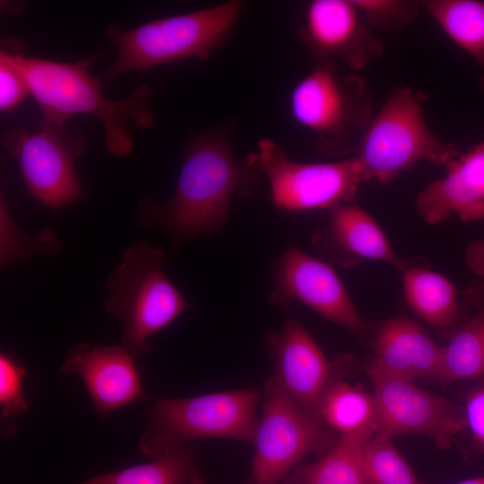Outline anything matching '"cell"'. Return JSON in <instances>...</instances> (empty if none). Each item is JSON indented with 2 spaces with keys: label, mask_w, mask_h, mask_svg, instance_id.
<instances>
[{
  "label": "cell",
  "mask_w": 484,
  "mask_h": 484,
  "mask_svg": "<svg viewBox=\"0 0 484 484\" xmlns=\"http://www.w3.org/2000/svg\"><path fill=\"white\" fill-rule=\"evenodd\" d=\"M3 42L28 81L41 119L65 125L73 115H94L103 124L108 151L117 157L131 153L138 130L155 125L149 85L140 84L126 99L111 100L102 93V82L89 72L93 57L77 63L29 57L19 41Z\"/></svg>",
  "instance_id": "1"
},
{
  "label": "cell",
  "mask_w": 484,
  "mask_h": 484,
  "mask_svg": "<svg viewBox=\"0 0 484 484\" xmlns=\"http://www.w3.org/2000/svg\"><path fill=\"white\" fill-rule=\"evenodd\" d=\"M257 173L235 157L224 134H200L186 147L172 195L149 206V220L186 237L215 231L226 222L232 198L253 191Z\"/></svg>",
  "instance_id": "2"
},
{
  "label": "cell",
  "mask_w": 484,
  "mask_h": 484,
  "mask_svg": "<svg viewBox=\"0 0 484 484\" xmlns=\"http://www.w3.org/2000/svg\"><path fill=\"white\" fill-rule=\"evenodd\" d=\"M245 4L229 0L194 12L152 20L131 30L110 24L106 34L117 48L105 76L114 79L130 71L188 58L206 60L224 46Z\"/></svg>",
  "instance_id": "3"
},
{
  "label": "cell",
  "mask_w": 484,
  "mask_h": 484,
  "mask_svg": "<svg viewBox=\"0 0 484 484\" xmlns=\"http://www.w3.org/2000/svg\"><path fill=\"white\" fill-rule=\"evenodd\" d=\"M164 252L143 241L127 247L107 281L106 310L121 324V345L138 359L146 355L148 339L174 322L189 302L162 269Z\"/></svg>",
  "instance_id": "4"
},
{
  "label": "cell",
  "mask_w": 484,
  "mask_h": 484,
  "mask_svg": "<svg viewBox=\"0 0 484 484\" xmlns=\"http://www.w3.org/2000/svg\"><path fill=\"white\" fill-rule=\"evenodd\" d=\"M263 392L245 388L189 398H156L145 413L141 452L158 459L199 438L223 437L253 443Z\"/></svg>",
  "instance_id": "5"
},
{
  "label": "cell",
  "mask_w": 484,
  "mask_h": 484,
  "mask_svg": "<svg viewBox=\"0 0 484 484\" xmlns=\"http://www.w3.org/2000/svg\"><path fill=\"white\" fill-rule=\"evenodd\" d=\"M424 99L423 93L399 87L373 117L356 150L363 181L388 184L419 162L446 165L457 156L455 146L427 124Z\"/></svg>",
  "instance_id": "6"
},
{
  "label": "cell",
  "mask_w": 484,
  "mask_h": 484,
  "mask_svg": "<svg viewBox=\"0 0 484 484\" xmlns=\"http://www.w3.org/2000/svg\"><path fill=\"white\" fill-rule=\"evenodd\" d=\"M290 108L294 120L314 134L316 147L330 155L356 151L373 118L365 80L341 74L328 58H318L294 85Z\"/></svg>",
  "instance_id": "7"
},
{
  "label": "cell",
  "mask_w": 484,
  "mask_h": 484,
  "mask_svg": "<svg viewBox=\"0 0 484 484\" xmlns=\"http://www.w3.org/2000/svg\"><path fill=\"white\" fill-rule=\"evenodd\" d=\"M246 160L267 177L274 206L290 212L350 203L363 181L356 157L338 162H298L272 139L258 141Z\"/></svg>",
  "instance_id": "8"
},
{
  "label": "cell",
  "mask_w": 484,
  "mask_h": 484,
  "mask_svg": "<svg viewBox=\"0 0 484 484\" xmlns=\"http://www.w3.org/2000/svg\"><path fill=\"white\" fill-rule=\"evenodd\" d=\"M2 143L17 163L27 190L39 203L60 209L83 198L75 169L85 147L82 134L41 119L32 129H11Z\"/></svg>",
  "instance_id": "9"
},
{
  "label": "cell",
  "mask_w": 484,
  "mask_h": 484,
  "mask_svg": "<svg viewBox=\"0 0 484 484\" xmlns=\"http://www.w3.org/2000/svg\"><path fill=\"white\" fill-rule=\"evenodd\" d=\"M255 431V455L245 484H281L309 454L324 455L338 437L333 429L303 414L271 376L264 384Z\"/></svg>",
  "instance_id": "10"
},
{
  "label": "cell",
  "mask_w": 484,
  "mask_h": 484,
  "mask_svg": "<svg viewBox=\"0 0 484 484\" xmlns=\"http://www.w3.org/2000/svg\"><path fill=\"white\" fill-rule=\"evenodd\" d=\"M376 409L374 436L392 439L398 435L428 436L441 449L449 448L454 436L467 428L464 411L449 400L366 365Z\"/></svg>",
  "instance_id": "11"
},
{
  "label": "cell",
  "mask_w": 484,
  "mask_h": 484,
  "mask_svg": "<svg viewBox=\"0 0 484 484\" xmlns=\"http://www.w3.org/2000/svg\"><path fill=\"white\" fill-rule=\"evenodd\" d=\"M265 342L275 364L272 376L281 391L303 414L324 426L319 413L321 400L329 385L351 364L350 358L330 361L295 317L285 319L279 332L270 331Z\"/></svg>",
  "instance_id": "12"
},
{
  "label": "cell",
  "mask_w": 484,
  "mask_h": 484,
  "mask_svg": "<svg viewBox=\"0 0 484 484\" xmlns=\"http://www.w3.org/2000/svg\"><path fill=\"white\" fill-rule=\"evenodd\" d=\"M294 300L358 336L368 329L334 270L290 247L273 266L270 302L286 309Z\"/></svg>",
  "instance_id": "13"
},
{
  "label": "cell",
  "mask_w": 484,
  "mask_h": 484,
  "mask_svg": "<svg viewBox=\"0 0 484 484\" xmlns=\"http://www.w3.org/2000/svg\"><path fill=\"white\" fill-rule=\"evenodd\" d=\"M298 34L318 58H341L354 71L366 68L384 51L352 0L311 1Z\"/></svg>",
  "instance_id": "14"
},
{
  "label": "cell",
  "mask_w": 484,
  "mask_h": 484,
  "mask_svg": "<svg viewBox=\"0 0 484 484\" xmlns=\"http://www.w3.org/2000/svg\"><path fill=\"white\" fill-rule=\"evenodd\" d=\"M134 358L120 345L81 342L68 350L61 373L79 376L97 415L110 412L145 398Z\"/></svg>",
  "instance_id": "15"
},
{
  "label": "cell",
  "mask_w": 484,
  "mask_h": 484,
  "mask_svg": "<svg viewBox=\"0 0 484 484\" xmlns=\"http://www.w3.org/2000/svg\"><path fill=\"white\" fill-rule=\"evenodd\" d=\"M418 213L429 224L457 215L464 221L484 218V143L446 164V174L417 195Z\"/></svg>",
  "instance_id": "16"
},
{
  "label": "cell",
  "mask_w": 484,
  "mask_h": 484,
  "mask_svg": "<svg viewBox=\"0 0 484 484\" xmlns=\"http://www.w3.org/2000/svg\"><path fill=\"white\" fill-rule=\"evenodd\" d=\"M313 246L342 268L377 260L402 267L376 220L360 207L342 203L329 210L327 222L315 230Z\"/></svg>",
  "instance_id": "17"
},
{
  "label": "cell",
  "mask_w": 484,
  "mask_h": 484,
  "mask_svg": "<svg viewBox=\"0 0 484 484\" xmlns=\"http://www.w3.org/2000/svg\"><path fill=\"white\" fill-rule=\"evenodd\" d=\"M367 365L395 376L438 380L442 347L416 321L403 315L382 323Z\"/></svg>",
  "instance_id": "18"
},
{
  "label": "cell",
  "mask_w": 484,
  "mask_h": 484,
  "mask_svg": "<svg viewBox=\"0 0 484 484\" xmlns=\"http://www.w3.org/2000/svg\"><path fill=\"white\" fill-rule=\"evenodd\" d=\"M371 432L340 435L319 460L298 465L281 484H372L362 462V450Z\"/></svg>",
  "instance_id": "19"
},
{
  "label": "cell",
  "mask_w": 484,
  "mask_h": 484,
  "mask_svg": "<svg viewBox=\"0 0 484 484\" xmlns=\"http://www.w3.org/2000/svg\"><path fill=\"white\" fill-rule=\"evenodd\" d=\"M402 283L409 307L434 328L448 330L460 319L457 291L445 276L413 266L403 271Z\"/></svg>",
  "instance_id": "20"
},
{
  "label": "cell",
  "mask_w": 484,
  "mask_h": 484,
  "mask_svg": "<svg viewBox=\"0 0 484 484\" xmlns=\"http://www.w3.org/2000/svg\"><path fill=\"white\" fill-rule=\"evenodd\" d=\"M322 424L340 435L376 434V409L373 394L341 379L325 391L319 409Z\"/></svg>",
  "instance_id": "21"
},
{
  "label": "cell",
  "mask_w": 484,
  "mask_h": 484,
  "mask_svg": "<svg viewBox=\"0 0 484 484\" xmlns=\"http://www.w3.org/2000/svg\"><path fill=\"white\" fill-rule=\"evenodd\" d=\"M484 376V303L442 347L438 381L445 384Z\"/></svg>",
  "instance_id": "22"
},
{
  "label": "cell",
  "mask_w": 484,
  "mask_h": 484,
  "mask_svg": "<svg viewBox=\"0 0 484 484\" xmlns=\"http://www.w3.org/2000/svg\"><path fill=\"white\" fill-rule=\"evenodd\" d=\"M422 4L445 33L484 69V1L428 0Z\"/></svg>",
  "instance_id": "23"
},
{
  "label": "cell",
  "mask_w": 484,
  "mask_h": 484,
  "mask_svg": "<svg viewBox=\"0 0 484 484\" xmlns=\"http://www.w3.org/2000/svg\"><path fill=\"white\" fill-rule=\"evenodd\" d=\"M194 458L195 450L188 445L151 462L103 473L77 484H189Z\"/></svg>",
  "instance_id": "24"
},
{
  "label": "cell",
  "mask_w": 484,
  "mask_h": 484,
  "mask_svg": "<svg viewBox=\"0 0 484 484\" xmlns=\"http://www.w3.org/2000/svg\"><path fill=\"white\" fill-rule=\"evenodd\" d=\"M0 200L2 265L26 259L36 254H55L61 242L52 230L45 229L36 236L23 232L13 222L3 193Z\"/></svg>",
  "instance_id": "25"
},
{
  "label": "cell",
  "mask_w": 484,
  "mask_h": 484,
  "mask_svg": "<svg viewBox=\"0 0 484 484\" xmlns=\"http://www.w3.org/2000/svg\"><path fill=\"white\" fill-rule=\"evenodd\" d=\"M362 462L372 484H423L392 439L374 436L362 450Z\"/></svg>",
  "instance_id": "26"
},
{
  "label": "cell",
  "mask_w": 484,
  "mask_h": 484,
  "mask_svg": "<svg viewBox=\"0 0 484 484\" xmlns=\"http://www.w3.org/2000/svg\"><path fill=\"white\" fill-rule=\"evenodd\" d=\"M361 16L371 26L394 30L411 23L419 13V4L407 0H352Z\"/></svg>",
  "instance_id": "27"
},
{
  "label": "cell",
  "mask_w": 484,
  "mask_h": 484,
  "mask_svg": "<svg viewBox=\"0 0 484 484\" xmlns=\"http://www.w3.org/2000/svg\"><path fill=\"white\" fill-rule=\"evenodd\" d=\"M26 369L8 354L0 355V406L1 419L18 417L29 409L22 393V381Z\"/></svg>",
  "instance_id": "28"
},
{
  "label": "cell",
  "mask_w": 484,
  "mask_h": 484,
  "mask_svg": "<svg viewBox=\"0 0 484 484\" xmlns=\"http://www.w3.org/2000/svg\"><path fill=\"white\" fill-rule=\"evenodd\" d=\"M30 93L28 81L14 61L10 48L2 44L0 51V110L8 112Z\"/></svg>",
  "instance_id": "29"
},
{
  "label": "cell",
  "mask_w": 484,
  "mask_h": 484,
  "mask_svg": "<svg viewBox=\"0 0 484 484\" xmlns=\"http://www.w3.org/2000/svg\"><path fill=\"white\" fill-rule=\"evenodd\" d=\"M463 411L474 442L484 451V385L469 393Z\"/></svg>",
  "instance_id": "30"
},
{
  "label": "cell",
  "mask_w": 484,
  "mask_h": 484,
  "mask_svg": "<svg viewBox=\"0 0 484 484\" xmlns=\"http://www.w3.org/2000/svg\"><path fill=\"white\" fill-rule=\"evenodd\" d=\"M466 260L473 272L484 275V241L472 243L468 247Z\"/></svg>",
  "instance_id": "31"
},
{
  "label": "cell",
  "mask_w": 484,
  "mask_h": 484,
  "mask_svg": "<svg viewBox=\"0 0 484 484\" xmlns=\"http://www.w3.org/2000/svg\"><path fill=\"white\" fill-rule=\"evenodd\" d=\"M189 484H206L201 475L195 458L191 463Z\"/></svg>",
  "instance_id": "32"
},
{
  "label": "cell",
  "mask_w": 484,
  "mask_h": 484,
  "mask_svg": "<svg viewBox=\"0 0 484 484\" xmlns=\"http://www.w3.org/2000/svg\"><path fill=\"white\" fill-rule=\"evenodd\" d=\"M456 484H484V477L465 480Z\"/></svg>",
  "instance_id": "33"
}]
</instances>
